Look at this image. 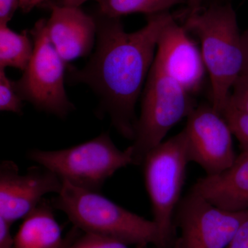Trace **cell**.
<instances>
[{
    "mask_svg": "<svg viewBox=\"0 0 248 248\" xmlns=\"http://www.w3.org/2000/svg\"><path fill=\"white\" fill-rule=\"evenodd\" d=\"M47 0H19V8L22 12L29 13L34 8L46 2Z\"/></svg>",
    "mask_w": 248,
    "mask_h": 248,
    "instance_id": "cb8c5ba5",
    "label": "cell"
},
{
    "mask_svg": "<svg viewBox=\"0 0 248 248\" xmlns=\"http://www.w3.org/2000/svg\"><path fill=\"white\" fill-rule=\"evenodd\" d=\"M62 179L43 166H33L25 174L17 165L5 160L0 164V217L13 224L24 218L49 193H60Z\"/></svg>",
    "mask_w": 248,
    "mask_h": 248,
    "instance_id": "30bf717a",
    "label": "cell"
},
{
    "mask_svg": "<svg viewBox=\"0 0 248 248\" xmlns=\"http://www.w3.org/2000/svg\"><path fill=\"white\" fill-rule=\"evenodd\" d=\"M248 210H223L190 191L176 211L180 234L175 248H226Z\"/></svg>",
    "mask_w": 248,
    "mask_h": 248,
    "instance_id": "ba28073f",
    "label": "cell"
},
{
    "mask_svg": "<svg viewBox=\"0 0 248 248\" xmlns=\"http://www.w3.org/2000/svg\"><path fill=\"white\" fill-rule=\"evenodd\" d=\"M19 0H0V25H8L19 8Z\"/></svg>",
    "mask_w": 248,
    "mask_h": 248,
    "instance_id": "7402d4cb",
    "label": "cell"
},
{
    "mask_svg": "<svg viewBox=\"0 0 248 248\" xmlns=\"http://www.w3.org/2000/svg\"><path fill=\"white\" fill-rule=\"evenodd\" d=\"M46 21H37L30 31L33 54L22 78L15 81V86L22 100L31 103L36 110L63 119L75 107L64 87L66 63L49 38Z\"/></svg>",
    "mask_w": 248,
    "mask_h": 248,
    "instance_id": "52a82bcc",
    "label": "cell"
},
{
    "mask_svg": "<svg viewBox=\"0 0 248 248\" xmlns=\"http://www.w3.org/2000/svg\"><path fill=\"white\" fill-rule=\"evenodd\" d=\"M241 41L244 55V69L248 68V30L241 35Z\"/></svg>",
    "mask_w": 248,
    "mask_h": 248,
    "instance_id": "4316f807",
    "label": "cell"
},
{
    "mask_svg": "<svg viewBox=\"0 0 248 248\" xmlns=\"http://www.w3.org/2000/svg\"><path fill=\"white\" fill-rule=\"evenodd\" d=\"M191 191L228 211L248 210V149L226 170L199 179Z\"/></svg>",
    "mask_w": 248,
    "mask_h": 248,
    "instance_id": "4fadbf2b",
    "label": "cell"
},
{
    "mask_svg": "<svg viewBox=\"0 0 248 248\" xmlns=\"http://www.w3.org/2000/svg\"><path fill=\"white\" fill-rule=\"evenodd\" d=\"M23 100L4 69H0V110L22 115Z\"/></svg>",
    "mask_w": 248,
    "mask_h": 248,
    "instance_id": "e0dca14e",
    "label": "cell"
},
{
    "mask_svg": "<svg viewBox=\"0 0 248 248\" xmlns=\"http://www.w3.org/2000/svg\"><path fill=\"white\" fill-rule=\"evenodd\" d=\"M227 105L248 113V68H244L236 79Z\"/></svg>",
    "mask_w": 248,
    "mask_h": 248,
    "instance_id": "d6986e66",
    "label": "cell"
},
{
    "mask_svg": "<svg viewBox=\"0 0 248 248\" xmlns=\"http://www.w3.org/2000/svg\"><path fill=\"white\" fill-rule=\"evenodd\" d=\"M12 224L0 217V248H15V236L11 234Z\"/></svg>",
    "mask_w": 248,
    "mask_h": 248,
    "instance_id": "603a6c76",
    "label": "cell"
},
{
    "mask_svg": "<svg viewBox=\"0 0 248 248\" xmlns=\"http://www.w3.org/2000/svg\"><path fill=\"white\" fill-rule=\"evenodd\" d=\"M62 190L51 201L53 208L66 214L74 226L89 233L140 247L159 246L157 226L99 194L62 181Z\"/></svg>",
    "mask_w": 248,
    "mask_h": 248,
    "instance_id": "3957f363",
    "label": "cell"
},
{
    "mask_svg": "<svg viewBox=\"0 0 248 248\" xmlns=\"http://www.w3.org/2000/svg\"><path fill=\"white\" fill-rule=\"evenodd\" d=\"M99 13L110 18H120L133 14L148 16L169 12V10L187 0H97Z\"/></svg>",
    "mask_w": 248,
    "mask_h": 248,
    "instance_id": "2e32d148",
    "label": "cell"
},
{
    "mask_svg": "<svg viewBox=\"0 0 248 248\" xmlns=\"http://www.w3.org/2000/svg\"><path fill=\"white\" fill-rule=\"evenodd\" d=\"M154 61L191 94L202 88L206 71L202 51L174 17L161 32Z\"/></svg>",
    "mask_w": 248,
    "mask_h": 248,
    "instance_id": "8fae6325",
    "label": "cell"
},
{
    "mask_svg": "<svg viewBox=\"0 0 248 248\" xmlns=\"http://www.w3.org/2000/svg\"><path fill=\"white\" fill-rule=\"evenodd\" d=\"M27 158L52 171L62 181L79 188L97 192L117 170L134 165L130 147L121 151L107 132L65 149L32 150L28 153Z\"/></svg>",
    "mask_w": 248,
    "mask_h": 248,
    "instance_id": "277c9868",
    "label": "cell"
},
{
    "mask_svg": "<svg viewBox=\"0 0 248 248\" xmlns=\"http://www.w3.org/2000/svg\"><path fill=\"white\" fill-rule=\"evenodd\" d=\"M205 0H187V13L193 14L202 9V5Z\"/></svg>",
    "mask_w": 248,
    "mask_h": 248,
    "instance_id": "d4e9b609",
    "label": "cell"
},
{
    "mask_svg": "<svg viewBox=\"0 0 248 248\" xmlns=\"http://www.w3.org/2000/svg\"><path fill=\"white\" fill-rule=\"evenodd\" d=\"M51 203L44 199L31 212L15 236L16 248H61L65 237L55 218Z\"/></svg>",
    "mask_w": 248,
    "mask_h": 248,
    "instance_id": "5bb4252c",
    "label": "cell"
},
{
    "mask_svg": "<svg viewBox=\"0 0 248 248\" xmlns=\"http://www.w3.org/2000/svg\"><path fill=\"white\" fill-rule=\"evenodd\" d=\"M173 17L169 12L148 16L144 27L128 32L120 18L99 13L94 17V53L81 69L68 68L70 82L87 85L97 94L98 116L108 115L117 131L132 141L138 122L136 104L154 62L160 36Z\"/></svg>",
    "mask_w": 248,
    "mask_h": 248,
    "instance_id": "6da1fadb",
    "label": "cell"
},
{
    "mask_svg": "<svg viewBox=\"0 0 248 248\" xmlns=\"http://www.w3.org/2000/svg\"><path fill=\"white\" fill-rule=\"evenodd\" d=\"M79 231L80 230L78 229V228L75 226L73 227L71 231L65 236L64 244L63 245V246H62L61 248H68V246L74 241V239H76L77 236L79 234Z\"/></svg>",
    "mask_w": 248,
    "mask_h": 248,
    "instance_id": "484cf974",
    "label": "cell"
},
{
    "mask_svg": "<svg viewBox=\"0 0 248 248\" xmlns=\"http://www.w3.org/2000/svg\"><path fill=\"white\" fill-rule=\"evenodd\" d=\"M68 248H128V245L89 233L78 235Z\"/></svg>",
    "mask_w": 248,
    "mask_h": 248,
    "instance_id": "ffe728a7",
    "label": "cell"
},
{
    "mask_svg": "<svg viewBox=\"0 0 248 248\" xmlns=\"http://www.w3.org/2000/svg\"><path fill=\"white\" fill-rule=\"evenodd\" d=\"M226 248H248V210L247 215Z\"/></svg>",
    "mask_w": 248,
    "mask_h": 248,
    "instance_id": "44dd1931",
    "label": "cell"
},
{
    "mask_svg": "<svg viewBox=\"0 0 248 248\" xmlns=\"http://www.w3.org/2000/svg\"><path fill=\"white\" fill-rule=\"evenodd\" d=\"M186 91L154 61L143 91L141 115L133 143L134 165L140 166L152 149L164 141L168 133L197 107Z\"/></svg>",
    "mask_w": 248,
    "mask_h": 248,
    "instance_id": "8992f818",
    "label": "cell"
},
{
    "mask_svg": "<svg viewBox=\"0 0 248 248\" xmlns=\"http://www.w3.org/2000/svg\"><path fill=\"white\" fill-rule=\"evenodd\" d=\"M189 163L184 130L152 149L142 163L153 221L159 232L158 248H170L172 246L174 214L182 200Z\"/></svg>",
    "mask_w": 248,
    "mask_h": 248,
    "instance_id": "5b68a950",
    "label": "cell"
},
{
    "mask_svg": "<svg viewBox=\"0 0 248 248\" xmlns=\"http://www.w3.org/2000/svg\"><path fill=\"white\" fill-rule=\"evenodd\" d=\"M184 130L190 162L201 166L206 176L219 174L234 163V135L225 117L211 104L197 106Z\"/></svg>",
    "mask_w": 248,
    "mask_h": 248,
    "instance_id": "9c48e42d",
    "label": "cell"
},
{
    "mask_svg": "<svg viewBox=\"0 0 248 248\" xmlns=\"http://www.w3.org/2000/svg\"><path fill=\"white\" fill-rule=\"evenodd\" d=\"M33 50V41L27 31L17 33L8 25H0V69L12 67L24 72Z\"/></svg>",
    "mask_w": 248,
    "mask_h": 248,
    "instance_id": "9a60e30c",
    "label": "cell"
},
{
    "mask_svg": "<svg viewBox=\"0 0 248 248\" xmlns=\"http://www.w3.org/2000/svg\"><path fill=\"white\" fill-rule=\"evenodd\" d=\"M50 17L46 21L47 33L60 56L66 63L87 56L97 37L94 17L80 7L51 4Z\"/></svg>",
    "mask_w": 248,
    "mask_h": 248,
    "instance_id": "7c38bea8",
    "label": "cell"
},
{
    "mask_svg": "<svg viewBox=\"0 0 248 248\" xmlns=\"http://www.w3.org/2000/svg\"><path fill=\"white\" fill-rule=\"evenodd\" d=\"M243 150L248 149V113L227 105L222 112Z\"/></svg>",
    "mask_w": 248,
    "mask_h": 248,
    "instance_id": "ac0fdd59",
    "label": "cell"
},
{
    "mask_svg": "<svg viewBox=\"0 0 248 248\" xmlns=\"http://www.w3.org/2000/svg\"><path fill=\"white\" fill-rule=\"evenodd\" d=\"M89 0H63V5L68 6H75V7H80L81 5L86 2ZM97 1V0H95Z\"/></svg>",
    "mask_w": 248,
    "mask_h": 248,
    "instance_id": "83f0119b",
    "label": "cell"
},
{
    "mask_svg": "<svg viewBox=\"0 0 248 248\" xmlns=\"http://www.w3.org/2000/svg\"><path fill=\"white\" fill-rule=\"evenodd\" d=\"M184 27L195 34L211 84V105L222 114L244 68L241 34L231 4H212L187 14Z\"/></svg>",
    "mask_w": 248,
    "mask_h": 248,
    "instance_id": "7a4b0ae2",
    "label": "cell"
}]
</instances>
